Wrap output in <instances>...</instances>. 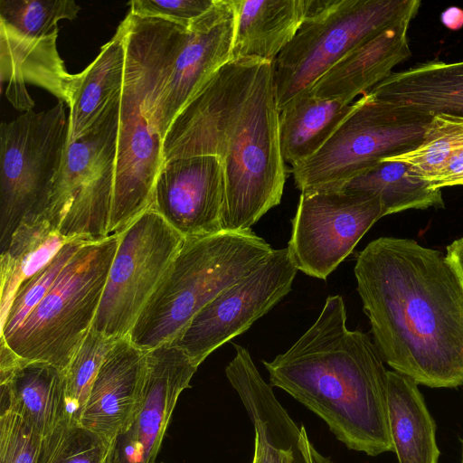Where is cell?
<instances>
[{"label": "cell", "mask_w": 463, "mask_h": 463, "mask_svg": "<svg viewBox=\"0 0 463 463\" xmlns=\"http://www.w3.org/2000/svg\"><path fill=\"white\" fill-rule=\"evenodd\" d=\"M279 117L273 61H230L177 113L162 140L164 162L199 155L220 158L222 232L250 231L281 201L287 168Z\"/></svg>", "instance_id": "cell-1"}, {"label": "cell", "mask_w": 463, "mask_h": 463, "mask_svg": "<svg viewBox=\"0 0 463 463\" xmlns=\"http://www.w3.org/2000/svg\"><path fill=\"white\" fill-rule=\"evenodd\" d=\"M354 276L383 361L418 384L462 385L463 286L446 254L380 237L358 254Z\"/></svg>", "instance_id": "cell-2"}, {"label": "cell", "mask_w": 463, "mask_h": 463, "mask_svg": "<svg viewBox=\"0 0 463 463\" xmlns=\"http://www.w3.org/2000/svg\"><path fill=\"white\" fill-rule=\"evenodd\" d=\"M346 318L342 296L327 297L314 324L263 364L271 386L317 414L348 449L374 457L393 451L388 371L374 342Z\"/></svg>", "instance_id": "cell-3"}, {"label": "cell", "mask_w": 463, "mask_h": 463, "mask_svg": "<svg viewBox=\"0 0 463 463\" xmlns=\"http://www.w3.org/2000/svg\"><path fill=\"white\" fill-rule=\"evenodd\" d=\"M119 26L125 40L126 67L109 236L122 233L151 208L164 159L162 138L146 118L145 101L153 90L156 93L186 33V28L176 23L130 12Z\"/></svg>", "instance_id": "cell-4"}, {"label": "cell", "mask_w": 463, "mask_h": 463, "mask_svg": "<svg viewBox=\"0 0 463 463\" xmlns=\"http://www.w3.org/2000/svg\"><path fill=\"white\" fill-rule=\"evenodd\" d=\"M273 250L251 230L184 238L129 340L144 352L172 343L206 304L251 273Z\"/></svg>", "instance_id": "cell-5"}, {"label": "cell", "mask_w": 463, "mask_h": 463, "mask_svg": "<svg viewBox=\"0 0 463 463\" xmlns=\"http://www.w3.org/2000/svg\"><path fill=\"white\" fill-rule=\"evenodd\" d=\"M418 0H307L302 23L273 61L279 110L347 52L420 9Z\"/></svg>", "instance_id": "cell-6"}, {"label": "cell", "mask_w": 463, "mask_h": 463, "mask_svg": "<svg viewBox=\"0 0 463 463\" xmlns=\"http://www.w3.org/2000/svg\"><path fill=\"white\" fill-rule=\"evenodd\" d=\"M119 235L84 244L18 329L3 339L21 359L65 372L91 329Z\"/></svg>", "instance_id": "cell-7"}, {"label": "cell", "mask_w": 463, "mask_h": 463, "mask_svg": "<svg viewBox=\"0 0 463 463\" xmlns=\"http://www.w3.org/2000/svg\"><path fill=\"white\" fill-rule=\"evenodd\" d=\"M431 118L365 93L325 145L292 167L295 185L300 193L339 190L380 161L416 148Z\"/></svg>", "instance_id": "cell-8"}, {"label": "cell", "mask_w": 463, "mask_h": 463, "mask_svg": "<svg viewBox=\"0 0 463 463\" xmlns=\"http://www.w3.org/2000/svg\"><path fill=\"white\" fill-rule=\"evenodd\" d=\"M69 138L65 102L0 127V249L22 221L43 214Z\"/></svg>", "instance_id": "cell-9"}, {"label": "cell", "mask_w": 463, "mask_h": 463, "mask_svg": "<svg viewBox=\"0 0 463 463\" xmlns=\"http://www.w3.org/2000/svg\"><path fill=\"white\" fill-rule=\"evenodd\" d=\"M183 241L151 208L120 233L91 329L114 339L128 336Z\"/></svg>", "instance_id": "cell-10"}, {"label": "cell", "mask_w": 463, "mask_h": 463, "mask_svg": "<svg viewBox=\"0 0 463 463\" xmlns=\"http://www.w3.org/2000/svg\"><path fill=\"white\" fill-rule=\"evenodd\" d=\"M384 215L378 197L347 190L300 193L288 244L298 270L326 278Z\"/></svg>", "instance_id": "cell-11"}, {"label": "cell", "mask_w": 463, "mask_h": 463, "mask_svg": "<svg viewBox=\"0 0 463 463\" xmlns=\"http://www.w3.org/2000/svg\"><path fill=\"white\" fill-rule=\"evenodd\" d=\"M298 271L288 248L273 250L251 273L206 304L172 344L200 365L286 297Z\"/></svg>", "instance_id": "cell-12"}, {"label": "cell", "mask_w": 463, "mask_h": 463, "mask_svg": "<svg viewBox=\"0 0 463 463\" xmlns=\"http://www.w3.org/2000/svg\"><path fill=\"white\" fill-rule=\"evenodd\" d=\"M234 27L233 0H216L188 28L146 117L162 140L177 113L207 80L231 61Z\"/></svg>", "instance_id": "cell-13"}, {"label": "cell", "mask_w": 463, "mask_h": 463, "mask_svg": "<svg viewBox=\"0 0 463 463\" xmlns=\"http://www.w3.org/2000/svg\"><path fill=\"white\" fill-rule=\"evenodd\" d=\"M198 366L172 343L146 352L142 401L114 442L109 463H156L178 398Z\"/></svg>", "instance_id": "cell-14"}, {"label": "cell", "mask_w": 463, "mask_h": 463, "mask_svg": "<svg viewBox=\"0 0 463 463\" xmlns=\"http://www.w3.org/2000/svg\"><path fill=\"white\" fill-rule=\"evenodd\" d=\"M224 172L220 158L199 155L162 165L156 176L151 209L184 238L222 232Z\"/></svg>", "instance_id": "cell-15"}, {"label": "cell", "mask_w": 463, "mask_h": 463, "mask_svg": "<svg viewBox=\"0 0 463 463\" xmlns=\"http://www.w3.org/2000/svg\"><path fill=\"white\" fill-rule=\"evenodd\" d=\"M145 372L146 352L126 336L117 341L94 380L79 423L110 449L141 403Z\"/></svg>", "instance_id": "cell-16"}, {"label": "cell", "mask_w": 463, "mask_h": 463, "mask_svg": "<svg viewBox=\"0 0 463 463\" xmlns=\"http://www.w3.org/2000/svg\"><path fill=\"white\" fill-rule=\"evenodd\" d=\"M235 355L225 368L255 432L252 463H292L301 433L255 366L249 351L233 344Z\"/></svg>", "instance_id": "cell-17"}, {"label": "cell", "mask_w": 463, "mask_h": 463, "mask_svg": "<svg viewBox=\"0 0 463 463\" xmlns=\"http://www.w3.org/2000/svg\"><path fill=\"white\" fill-rule=\"evenodd\" d=\"M0 354L1 411L21 414L42 437L69 420L63 372L21 359L9 348Z\"/></svg>", "instance_id": "cell-18"}, {"label": "cell", "mask_w": 463, "mask_h": 463, "mask_svg": "<svg viewBox=\"0 0 463 463\" xmlns=\"http://www.w3.org/2000/svg\"><path fill=\"white\" fill-rule=\"evenodd\" d=\"M402 21L362 43L326 71L308 93L321 99L353 104L386 79L398 63L411 55L408 29Z\"/></svg>", "instance_id": "cell-19"}, {"label": "cell", "mask_w": 463, "mask_h": 463, "mask_svg": "<svg viewBox=\"0 0 463 463\" xmlns=\"http://www.w3.org/2000/svg\"><path fill=\"white\" fill-rule=\"evenodd\" d=\"M57 36L29 39L0 24L1 80L6 83V98L15 109L28 111L34 106L26 82L46 89L67 103L74 74L66 71L60 58Z\"/></svg>", "instance_id": "cell-20"}, {"label": "cell", "mask_w": 463, "mask_h": 463, "mask_svg": "<svg viewBox=\"0 0 463 463\" xmlns=\"http://www.w3.org/2000/svg\"><path fill=\"white\" fill-rule=\"evenodd\" d=\"M367 94L376 100L432 116H463V61H430L392 72Z\"/></svg>", "instance_id": "cell-21"}, {"label": "cell", "mask_w": 463, "mask_h": 463, "mask_svg": "<svg viewBox=\"0 0 463 463\" xmlns=\"http://www.w3.org/2000/svg\"><path fill=\"white\" fill-rule=\"evenodd\" d=\"M231 61H274L298 32L307 0H233Z\"/></svg>", "instance_id": "cell-22"}, {"label": "cell", "mask_w": 463, "mask_h": 463, "mask_svg": "<svg viewBox=\"0 0 463 463\" xmlns=\"http://www.w3.org/2000/svg\"><path fill=\"white\" fill-rule=\"evenodd\" d=\"M125 67V40L118 26L95 60L84 71L74 74L66 103L70 109L68 143L90 131L120 97Z\"/></svg>", "instance_id": "cell-23"}, {"label": "cell", "mask_w": 463, "mask_h": 463, "mask_svg": "<svg viewBox=\"0 0 463 463\" xmlns=\"http://www.w3.org/2000/svg\"><path fill=\"white\" fill-rule=\"evenodd\" d=\"M388 421L399 463H438L436 425L418 383L388 371Z\"/></svg>", "instance_id": "cell-24"}, {"label": "cell", "mask_w": 463, "mask_h": 463, "mask_svg": "<svg viewBox=\"0 0 463 463\" xmlns=\"http://www.w3.org/2000/svg\"><path fill=\"white\" fill-rule=\"evenodd\" d=\"M354 108L353 104L299 95L280 110L279 136L285 163L296 166L315 155Z\"/></svg>", "instance_id": "cell-25"}, {"label": "cell", "mask_w": 463, "mask_h": 463, "mask_svg": "<svg viewBox=\"0 0 463 463\" xmlns=\"http://www.w3.org/2000/svg\"><path fill=\"white\" fill-rule=\"evenodd\" d=\"M69 241L43 214L22 221L0 256V322L19 286L48 264Z\"/></svg>", "instance_id": "cell-26"}, {"label": "cell", "mask_w": 463, "mask_h": 463, "mask_svg": "<svg viewBox=\"0 0 463 463\" xmlns=\"http://www.w3.org/2000/svg\"><path fill=\"white\" fill-rule=\"evenodd\" d=\"M341 189L378 197L384 215L444 206L441 189L417 175L407 164L392 159L380 161Z\"/></svg>", "instance_id": "cell-27"}, {"label": "cell", "mask_w": 463, "mask_h": 463, "mask_svg": "<svg viewBox=\"0 0 463 463\" xmlns=\"http://www.w3.org/2000/svg\"><path fill=\"white\" fill-rule=\"evenodd\" d=\"M463 149V116H432L421 143L413 150L386 158L407 164L422 179L431 182L447 161Z\"/></svg>", "instance_id": "cell-28"}, {"label": "cell", "mask_w": 463, "mask_h": 463, "mask_svg": "<svg viewBox=\"0 0 463 463\" xmlns=\"http://www.w3.org/2000/svg\"><path fill=\"white\" fill-rule=\"evenodd\" d=\"M80 7L73 0H0V24L29 39L58 34V22L73 20Z\"/></svg>", "instance_id": "cell-29"}, {"label": "cell", "mask_w": 463, "mask_h": 463, "mask_svg": "<svg viewBox=\"0 0 463 463\" xmlns=\"http://www.w3.org/2000/svg\"><path fill=\"white\" fill-rule=\"evenodd\" d=\"M118 339L90 329L64 372L69 420L78 422L94 380Z\"/></svg>", "instance_id": "cell-30"}, {"label": "cell", "mask_w": 463, "mask_h": 463, "mask_svg": "<svg viewBox=\"0 0 463 463\" xmlns=\"http://www.w3.org/2000/svg\"><path fill=\"white\" fill-rule=\"evenodd\" d=\"M109 454L97 435L67 419L42 437L36 463H109Z\"/></svg>", "instance_id": "cell-31"}, {"label": "cell", "mask_w": 463, "mask_h": 463, "mask_svg": "<svg viewBox=\"0 0 463 463\" xmlns=\"http://www.w3.org/2000/svg\"><path fill=\"white\" fill-rule=\"evenodd\" d=\"M88 242H67L48 264L19 286L5 319L0 322V337L6 339L18 329L51 289L68 261Z\"/></svg>", "instance_id": "cell-32"}, {"label": "cell", "mask_w": 463, "mask_h": 463, "mask_svg": "<svg viewBox=\"0 0 463 463\" xmlns=\"http://www.w3.org/2000/svg\"><path fill=\"white\" fill-rule=\"evenodd\" d=\"M42 436L19 413L0 415V463H36Z\"/></svg>", "instance_id": "cell-33"}, {"label": "cell", "mask_w": 463, "mask_h": 463, "mask_svg": "<svg viewBox=\"0 0 463 463\" xmlns=\"http://www.w3.org/2000/svg\"><path fill=\"white\" fill-rule=\"evenodd\" d=\"M216 0H133L128 3L130 13L165 19L189 28L206 14Z\"/></svg>", "instance_id": "cell-34"}, {"label": "cell", "mask_w": 463, "mask_h": 463, "mask_svg": "<svg viewBox=\"0 0 463 463\" xmlns=\"http://www.w3.org/2000/svg\"><path fill=\"white\" fill-rule=\"evenodd\" d=\"M430 184L439 189L463 184V149L447 161Z\"/></svg>", "instance_id": "cell-35"}, {"label": "cell", "mask_w": 463, "mask_h": 463, "mask_svg": "<svg viewBox=\"0 0 463 463\" xmlns=\"http://www.w3.org/2000/svg\"><path fill=\"white\" fill-rule=\"evenodd\" d=\"M446 256L463 286V237L447 246Z\"/></svg>", "instance_id": "cell-36"}, {"label": "cell", "mask_w": 463, "mask_h": 463, "mask_svg": "<svg viewBox=\"0 0 463 463\" xmlns=\"http://www.w3.org/2000/svg\"><path fill=\"white\" fill-rule=\"evenodd\" d=\"M441 22L451 30H458L463 26V10L458 7H449L441 14Z\"/></svg>", "instance_id": "cell-37"}, {"label": "cell", "mask_w": 463, "mask_h": 463, "mask_svg": "<svg viewBox=\"0 0 463 463\" xmlns=\"http://www.w3.org/2000/svg\"><path fill=\"white\" fill-rule=\"evenodd\" d=\"M461 463H463V451H462V460H461Z\"/></svg>", "instance_id": "cell-38"}]
</instances>
